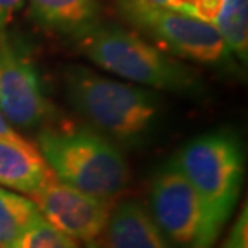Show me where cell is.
<instances>
[{"label": "cell", "mask_w": 248, "mask_h": 248, "mask_svg": "<svg viewBox=\"0 0 248 248\" xmlns=\"http://www.w3.org/2000/svg\"><path fill=\"white\" fill-rule=\"evenodd\" d=\"M41 217L31 198L0 187V248H13L18 237Z\"/></svg>", "instance_id": "7c38bea8"}, {"label": "cell", "mask_w": 248, "mask_h": 248, "mask_svg": "<svg viewBox=\"0 0 248 248\" xmlns=\"http://www.w3.org/2000/svg\"><path fill=\"white\" fill-rule=\"evenodd\" d=\"M52 176L37 145L24 137H0V187L29 197Z\"/></svg>", "instance_id": "9c48e42d"}, {"label": "cell", "mask_w": 248, "mask_h": 248, "mask_svg": "<svg viewBox=\"0 0 248 248\" xmlns=\"http://www.w3.org/2000/svg\"><path fill=\"white\" fill-rule=\"evenodd\" d=\"M100 0H28L29 18L46 31L74 39L100 21Z\"/></svg>", "instance_id": "8fae6325"}, {"label": "cell", "mask_w": 248, "mask_h": 248, "mask_svg": "<svg viewBox=\"0 0 248 248\" xmlns=\"http://www.w3.org/2000/svg\"><path fill=\"white\" fill-rule=\"evenodd\" d=\"M13 248H81L78 242L69 235L63 234L44 217L31 224L18 240Z\"/></svg>", "instance_id": "5bb4252c"}, {"label": "cell", "mask_w": 248, "mask_h": 248, "mask_svg": "<svg viewBox=\"0 0 248 248\" xmlns=\"http://www.w3.org/2000/svg\"><path fill=\"white\" fill-rule=\"evenodd\" d=\"M171 160L222 231L244 186L245 156L240 139L229 129H215L188 140Z\"/></svg>", "instance_id": "277c9868"}, {"label": "cell", "mask_w": 248, "mask_h": 248, "mask_svg": "<svg viewBox=\"0 0 248 248\" xmlns=\"http://www.w3.org/2000/svg\"><path fill=\"white\" fill-rule=\"evenodd\" d=\"M103 239L105 248H172L150 211L136 200H123L111 208Z\"/></svg>", "instance_id": "30bf717a"}, {"label": "cell", "mask_w": 248, "mask_h": 248, "mask_svg": "<svg viewBox=\"0 0 248 248\" xmlns=\"http://www.w3.org/2000/svg\"><path fill=\"white\" fill-rule=\"evenodd\" d=\"M150 215L166 239L179 248H213L222 232L172 160L153 174Z\"/></svg>", "instance_id": "8992f818"}, {"label": "cell", "mask_w": 248, "mask_h": 248, "mask_svg": "<svg viewBox=\"0 0 248 248\" xmlns=\"http://www.w3.org/2000/svg\"><path fill=\"white\" fill-rule=\"evenodd\" d=\"M124 21L156 47L177 57L210 66H224L232 55L211 23L145 0H115Z\"/></svg>", "instance_id": "5b68a950"}, {"label": "cell", "mask_w": 248, "mask_h": 248, "mask_svg": "<svg viewBox=\"0 0 248 248\" xmlns=\"http://www.w3.org/2000/svg\"><path fill=\"white\" fill-rule=\"evenodd\" d=\"M37 148L63 184L111 200L129 184V166L111 139L91 127L46 129Z\"/></svg>", "instance_id": "3957f363"}, {"label": "cell", "mask_w": 248, "mask_h": 248, "mask_svg": "<svg viewBox=\"0 0 248 248\" xmlns=\"http://www.w3.org/2000/svg\"><path fill=\"white\" fill-rule=\"evenodd\" d=\"M89 248H98L97 244H89Z\"/></svg>", "instance_id": "ac0fdd59"}, {"label": "cell", "mask_w": 248, "mask_h": 248, "mask_svg": "<svg viewBox=\"0 0 248 248\" xmlns=\"http://www.w3.org/2000/svg\"><path fill=\"white\" fill-rule=\"evenodd\" d=\"M24 0H0V31H5Z\"/></svg>", "instance_id": "2e32d148"}, {"label": "cell", "mask_w": 248, "mask_h": 248, "mask_svg": "<svg viewBox=\"0 0 248 248\" xmlns=\"http://www.w3.org/2000/svg\"><path fill=\"white\" fill-rule=\"evenodd\" d=\"M48 100L29 53L0 31V111L15 127H36L47 120Z\"/></svg>", "instance_id": "52a82bcc"}, {"label": "cell", "mask_w": 248, "mask_h": 248, "mask_svg": "<svg viewBox=\"0 0 248 248\" xmlns=\"http://www.w3.org/2000/svg\"><path fill=\"white\" fill-rule=\"evenodd\" d=\"M71 41L98 68L137 86L182 95L202 91L192 68L118 23L100 19Z\"/></svg>", "instance_id": "6da1fadb"}, {"label": "cell", "mask_w": 248, "mask_h": 248, "mask_svg": "<svg viewBox=\"0 0 248 248\" xmlns=\"http://www.w3.org/2000/svg\"><path fill=\"white\" fill-rule=\"evenodd\" d=\"M29 198L41 216L76 242L97 244L110 217L111 203L91 193L69 187L52 176Z\"/></svg>", "instance_id": "ba28073f"}, {"label": "cell", "mask_w": 248, "mask_h": 248, "mask_svg": "<svg viewBox=\"0 0 248 248\" xmlns=\"http://www.w3.org/2000/svg\"><path fill=\"white\" fill-rule=\"evenodd\" d=\"M69 103L108 139L124 143L142 140L160 115V98L152 89L116 81L73 64L64 71Z\"/></svg>", "instance_id": "7a4b0ae2"}, {"label": "cell", "mask_w": 248, "mask_h": 248, "mask_svg": "<svg viewBox=\"0 0 248 248\" xmlns=\"http://www.w3.org/2000/svg\"><path fill=\"white\" fill-rule=\"evenodd\" d=\"M0 137H5V139H19V137H23L21 134L16 131V127H15L13 124L2 115V111H0Z\"/></svg>", "instance_id": "e0dca14e"}, {"label": "cell", "mask_w": 248, "mask_h": 248, "mask_svg": "<svg viewBox=\"0 0 248 248\" xmlns=\"http://www.w3.org/2000/svg\"><path fill=\"white\" fill-rule=\"evenodd\" d=\"M231 55L247 63L248 57V0H221L213 21Z\"/></svg>", "instance_id": "4fadbf2b"}, {"label": "cell", "mask_w": 248, "mask_h": 248, "mask_svg": "<svg viewBox=\"0 0 248 248\" xmlns=\"http://www.w3.org/2000/svg\"><path fill=\"white\" fill-rule=\"evenodd\" d=\"M221 248H248V208L244 203Z\"/></svg>", "instance_id": "9a60e30c"}]
</instances>
